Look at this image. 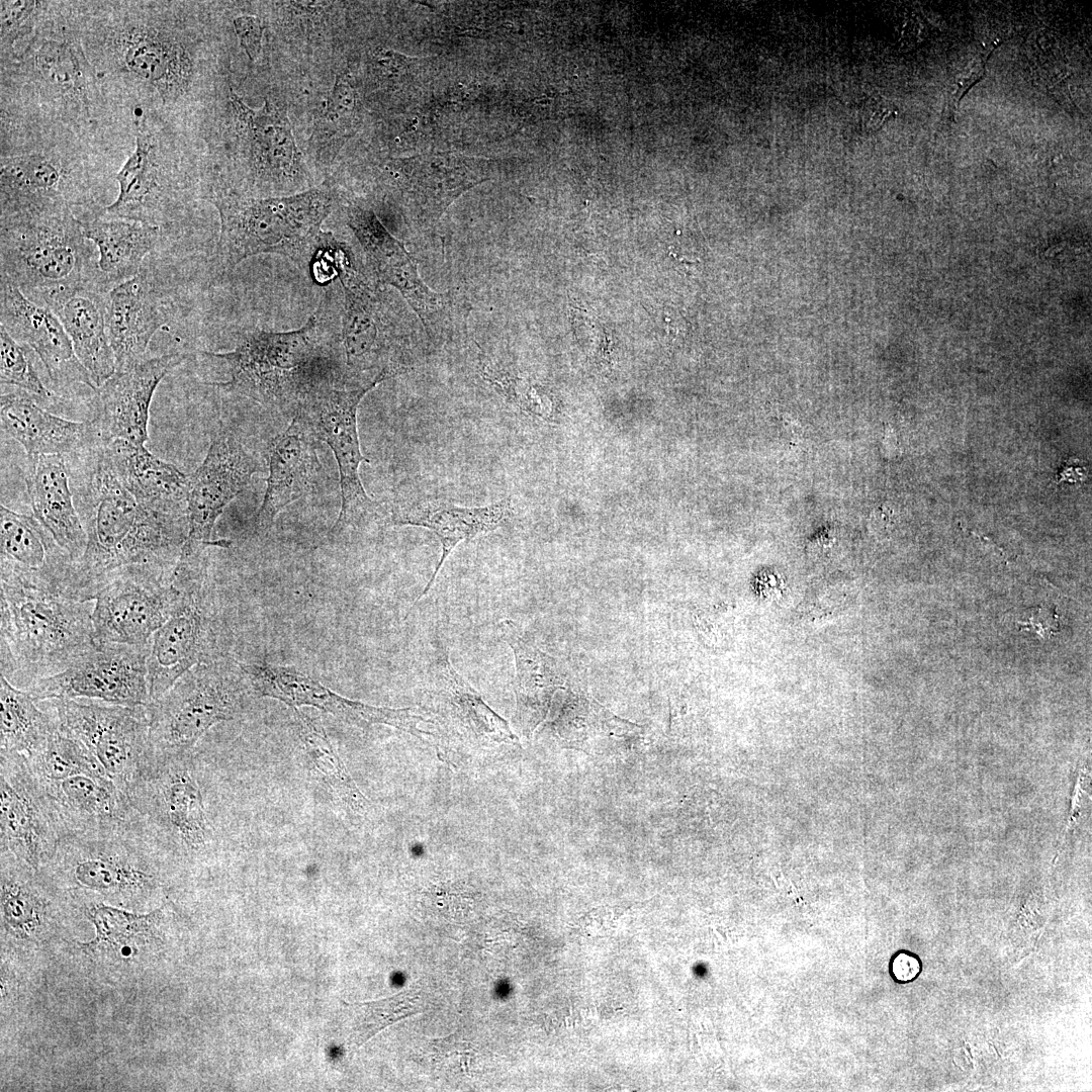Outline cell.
Instances as JSON below:
<instances>
[{"instance_id": "obj_1", "label": "cell", "mask_w": 1092, "mask_h": 1092, "mask_svg": "<svg viewBox=\"0 0 1092 1092\" xmlns=\"http://www.w3.org/2000/svg\"><path fill=\"white\" fill-rule=\"evenodd\" d=\"M71 486L87 535L66 596L93 601L120 569L146 565L174 570L188 533L187 514L143 506L118 479L102 441L70 455Z\"/></svg>"}, {"instance_id": "obj_2", "label": "cell", "mask_w": 1092, "mask_h": 1092, "mask_svg": "<svg viewBox=\"0 0 1092 1092\" xmlns=\"http://www.w3.org/2000/svg\"><path fill=\"white\" fill-rule=\"evenodd\" d=\"M320 304L299 329L273 333L254 330L240 337L234 350L202 351L224 364L229 379L210 383L269 406L296 411L302 399L324 385L342 383L340 298L328 284Z\"/></svg>"}, {"instance_id": "obj_3", "label": "cell", "mask_w": 1092, "mask_h": 1092, "mask_svg": "<svg viewBox=\"0 0 1092 1092\" xmlns=\"http://www.w3.org/2000/svg\"><path fill=\"white\" fill-rule=\"evenodd\" d=\"M116 4L89 28L83 44L98 78L113 77L162 106L174 105L194 80L188 41L159 10V2Z\"/></svg>"}, {"instance_id": "obj_4", "label": "cell", "mask_w": 1092, "mask_h": 1092, "mask_svg": "<svg viewBox=\"0 0 1092 1092\" xmlns=\"http://www.w3.org/2000/svg\"><path fill=\"white\" fill-rule=\"evenodd\" d=\"M0 669L16 688L57 674L95 644L93 601L1 579Z\"/></svg>"}, {"instance_id": "obj_5", "label": "cell", "mask_w": 1092, "mask_h": 1092, "mask_svg": "<svg viewBox=\"0 0 1092 1092\" xmlns=\"http://www.w3.org/2000/svg\"><path fill=\"white\" fill-rule=\"evenodd\" d=\"M205 197L215 205L220 233L212 260L216 279L229 275L243 260L259 254L285 256L309 269L322 245V223L331 213L334 195L329 186L274 197H252L220 183Z\"/></svg>"}, {"instance_id": "obj_6", "label": "cell", "mask_w": 1092, "mask_h": 1092, "mask_svg": "<svg viewBox=\"0 0 1092 1092\" xmlns=\"http://www.w3.org/2000/svg\"><path fill=\"white\" fill-rule=\"evenodd\" d=\"M94 255L72 209L1 218L0 274L37 304L65 289L104 292Z\"/></svg>"}, {"instance_id": "obj_7", "label": "cell", "mask_w": 1092, "mask_h": 1092, "mask_svg": "<svg viewBox=\"0 0 1092 1092\" xmlns=\"http://www.w3.org/2000/svg\"><path fill=\"white\" fill-rule=\"evenodd\" d=\"M174 609L156 632L148 658L151 700L162 697L187 670L229 657L233 633L208 565L175 567Z\"/></svg>"}, {"instance_id": "obj_8", "label": "cell", "mask_w": 1092, "mask_h": 1092, "mask_svg": "<svg viewBox=\"0 0 1092 1092\" xmlns=\"http://www.w3.org/2000/svg\"><path fill=\"white\" fill-rule=\"evenodd\" d=\"M246 678L241 663L230 657L187 670L147 706L150 753L168 756L191 751L210 728L233 720L241 707Z\"/></svg>"}, {"instance_id": "obj_9", "label": "cell", "mask_w": 1092, "mask_h": 1092, "mask_svg": "<svg viewBox=\"0 0 1092 1092\" xmlns=\"http://www.w3.org/2000/svg\"><path fill=\"white\" fill-rule=\"evenodd\" d=\"M62 867L81 887L131 900L160 888L159 856L130 824L115 829L67 832L48 866Z\"/></svg>"}, {"instance_id": "obj_10", "label": "cell", "mask_w": 1092, "mask_h": 1092, "mask_svg": "<svg viewBox=\"0 0 1092 1092\" xmlns=\"http://www.w3.org/2000/svg\"><path fill=\"white\" fill-rule=\"evenodd\" d=\"M343 246L333 248V264L343 293L340 347L345 357L344 384H379L405 369L394 358L398 337L391 309L381 291L350 264Z\"/></svg>"}, {"instance_id": "obj_11", "label": "cell", "mask_w": 1092, "mask_h": 1092, "mask_svg": "<svg viewBox=\"0 0 1092 1092\" xmlns=\"http://www.w3.org/2000/svg\"><path fill=\"white\" fill-rule=\"evenodd\" d=\"M59 728L81 741L125 794L150 754L147 706L100 705L89 701H41Z\"/></svg>"}, {"instance_id": "obj_12", "label": "cell", "mask_w": 1092, "mask_h": 1092, "mask_svg": "<svg viewBox=\"0 0 1092 1092\" xmlns=\"http://www.w3.org/2000/svg\"><path fill=\"white\" fill-rule=\"evenodd\" d=\"M0 165L1 218L60 212L91 200L84 166L58 147L2 151Z\"/></svg>"}, {"instance_id": "obj_13", "label": "cell", "mask_w": 1092, "mask_h": 1092, "mask_svg": "<svg viewBox=\"0 0 1092 1092\" xmlns=\"http://www.w3.org/2000/svg\"><path fill=\"white\" fill-rule=\"evenodd\" d=\"M375 386L324 385L308 393L295 411L317 441L329 445L339 466L342 504L332 533L359 525L378 511L379 505L368 496L360 480L359 466L369 461L361 453L357 430L358 405Z\"/></svg>"}, {"instance_id": "obj_14", "label": "cell", "mask_w": 1092, "mask_h": 1092, "mask_svg": "<svg viewBox=\"0 0 1092 1092\" xmlns=\"http://www.w3.org/2000/svg\"><path fill=\"white\" fill-rule=\"evenodd\" d=\"M172 574V570L146 565L117 571L94 598L95 641L151 645L174 609L178 592Z\"/></svg>"}, {"instance_id": "obj_15", "label": "cell", "mask_w": 1092, "mask_h": 1092, "mask_svg": "<svg viewBox=\"0 0 1092 1092\" xmlns=\"http://www.w3.org/2000/svg\"><path fill=\"white\" fill-rule=\"evenodd\" d=\"M151 645L97 643L65 670L41 678L26 691L37 701L98 700L140 707L152 700L148 682Z\"/></svg>"}, {"instance_id": "obj_16", "label": "cell", "mask_w": 1092, "mask_h": 1092, "mask_svg": "<svg viewBox=\"0 0 1092 1092\" xmlns=\"http://www.w3.org/2000/svg\"><path fill=\"white\" fill-rule=\"evenodd\" d=\"M0 790L1 852L40 871L66 831L26 755L0 751Z\"/></svg>"}, {"instance_id": "obj_17", "label": "cell", "mask_w": 1092, "mask_h": 1092, "mask_svg": "<svg viewBox=\"0 0 1092 1092\" xmlns=\"http://www.w3.org/2000/svg\"><path fill=\"white\" fill-rule=\"evenodd\" d=\"M347 224L360 244L377 280L397 289L419 315L429 333L451 330L467 311L455 291L439 293L421 279L418 264L370 208L353 204L347 208Z\"/></svg>"}, {"instance_id": "obj_18", "label": "cell", "mask_w": 1092, "mask_h": 1092, "mask_svg": "<svg viewBox=\"0 0 1092 1092\" xmlns=\"http://www.w3.org/2000/svg\"><path fill=\"white\" fill-rule=\"evenodd\" d=\"M235 129L248 156L255 194L285 196L310 189L311 178L298 150L286 110L269 100L254 110L230 88Z\"/></svg>"}, {"instance_id": "obj_19", "label": "cell", "mask_w": 1092, "mask_h": 1092, "mask_svg": "<svg viewBox=\"0 0 1092 1092\" xmlns=\"http://www.w3.org/2000/svg\"><path fill=\"white\" fill-rule=\"evenodd\" d=\"M19 69L28 85L47 101L75 117H93L98 102V75L79 31L65 28L35 31L20 55ZM35 93V94H36Z\"/></svg>"}, {"instance_id": "obj_20", "label": "cell", "mask_w": 1092, "mask_h": 1092, "mask_svg": "<svg viewBox=\"0 0 1092 1092\" xmlns=\"http://www.w3.org/2000/svg\"><path fill=\"white\" fill-rule=\"evenodd\" d=\"M258 470L257 462L231 431L216 432L204 460L189 476L188 533L181 550L204 551L230 544L211 539L214 525Z\"/></svg>"}, {"instance_id": "obj_21", "label": "cell", "mask_w": 1092, "mask_h": 1092, "mask_svg": "<svg viewBox=\"0 0 1092 1092\" xmlns=\"http://www.w3.org/2000/svg\"><path fill=\"white\" fill-rule=\"evenodd\" d=\"M242 667L257 692L289 706H312L355 725L381 724L421 739L430 736L420 726L430 722L422 709L375 707L353 701L289 667L269 663H242Z\"/></svg>"}, {"instance_id": "obj_22", "label": "cell", "mask_w": 1092, "mask_h": 1092, "mask_svg": "<svg viewBox=\"0 0 1092 1092\" xmlns=\"http://www.w3.org/2000/svg\"><path fill=\"white\" fill-rule=\"evenodd\" d=\"M0 320L17 342L28 345L37 354L57 389L67 391L75 386H86L97 391L59 317L50 308L30 300L2 276Z\"/></svg>"}, {"instance_id": "obj_23", "label": "cell", "mask_w": 1092, "mask_h": 1092, "mask_svg": "<svg viewBox=\"0 0 1092 1092\" xmlns=\"http://www.w3.org/2000/svg\"><path fill=\"white\" fill-rule=\"evenodd\" d=\"M149 117L143 113L134 119L135 149L115 176L116 199L101 211L161 228L170 217L175 185L163 159L158 127Z\"/></svg>"}, {"instance_id": "obj_24", "label": "cell", "mask_w": 1092, "mask_h": 1092, "mask_svg": "<svg viewBox=\"0 0 1092 1092\" xmlns=\"http://www.w3.org/2000/svg\"><path fill=\"white\" fill-rule=\"evenodd\" d=\"M189 354L172 353L143 359L115 371L97 391V415L93 420L104 442L122 439L145 445L154 393L174 367Z\"/></svg>"}, {"instance_id": "obj_25", "label": "cell", "mask_w": 1092, "mask_h": 1092, "mask_svg": "<svg viewBox=\"0 0 1092 1092\" xmlns=\"http://www.w3.org/2000/svg\"><path fill=\"white\" fill-rule=\"evenodd\" d=\"M488 161L455 153H429L392 161L389 172L418 216L438 220L452 202L489 179Z\"/></svg>"}, {"instance_id": "obj_26", "label": "cell", "mask_w": 1092, "mask_h": 1092, "mask_svg": "<svg viewBox=\"0 0 1092 1092\" xmlns=\"http://www.w3.org/2000/svg\"><path fill=\"white\" fill-rule=\"evenodd\" d=\"M1 579L66 596L75 562L31 516L0 506Z\"/></svg>"}, {"instance_id": "obj_27", "label": "cell", "mask_w": 1092, "mask_h": 1092, "mask_svg": "<svg viewBox=\"0 0 1092 1092\" xmlns=\"http://www.w3.org/2000/svg\"><path fill=\"white\" fill-rule=\"evenodd\" d=\"M106 317L116 371L142 361L152 338L168 320L166 297L149 268L143 267L106 293Z\"/></svg>"}, {"instance_id": "obj_28", "label": "cell", "mask_w": 1092, "mask_h": 1092, "mask_svg": "<svg viewBox=\"0 0 1092 1092\" xmlns=\"http://www.w3.org/2000/svg\"><path fill=\"white\" fill-rule=\"evenodd\" d=\"M317 439L299 415L271 443L269 475L262 505L255 518L257 533H266L291 503L312 491L321 471Z\"/></svg>"}, {"instance_id": "obj_29", "label": "cell", "mask_w": 1092, "mask_h": 1092, "mask_svg": "<svg viewBox=\"0 0 1092 1092\" xmlns=\"http://www.w3.org/2000/svg\"><path fill=\"white\" fill-rule=\"evenodd\" d=\"M1 430L25 450L27 460L40 455H72L101 440L94 421L76 422L43 410L22 390L1 394Z\"/></svg>"}, {"instance_id": "obj_30", "label": "cell", "mask_w": 1092, "mask_h": 1092, "mask_svg": "<svg viewBox=\"0 0 1092 1092\" xmlns=\"http://www.w3.org/2000/svg\"><path fill=\"white\" fill-rule=\"evenodd\" d=\"M106 293L78 287L50 293L38 303L59 317L97 388L116 371L107 330Z\"/></svg>"}, {"instance_id": "obj_31", "label": "cell", "mask_w": 1092, "mask_h": 1092, "mask_svg": "<svg viewBox=\"0 0 1092 1092\" xmlns=\"http://www.w3.org/2000/svg\"><path fill=\"white\" fill-rule=\"evenodd\" d=\"M25 481L33 517L76 563L85 552L87 535L65 456L40 455L27 460Z\"/></svg>"}, {"instance_id": "obj_32", "label": "cell", "mask_w": 1092, "mask_h": 1092, "mask_svg": "<svg viewBox=\"0 0 1092 1092\" xmlns=\"http://www.w3.org/2000/svg\"><path fill=\"white\" fill-rule=\"evenodd\" d=\"M512 512L510 497L481 507H461L440 500L402 503L393 507L390 523L427 528L438 536L442 545V554L432 577L413 606L429 593L444 562L460 542L497 529Z\"/></svg>"}, {"instance_id": "obj_33", "label": "cell", "mask_w": 1092, "mask_h": 1092, "mask_svg": "<svg viewBox=\"0 0 1092 1092\" xmlns=\"http://www.w3.org/2000/svg\"><path fill=\"white\" fill-rule=\"evenodd\" d=\"M67 832L115 829L132 824L126 794L106 776H74L42 782Z\"/></svg>"}, {"instance_id": "obj_34", "label": "cell", "mask_w": 1092, "mask_h": 1092, "mask_svg": "<svg viewBox=\"0 0 1092 1092\" xmlns=\"http://www.w3.org/2000/svg\"><path fill=\"white\" fill-rule=\"evenodd\" d=\"M102 442L118 479L136 502L157 511L187 514L189 477L175 465L143 444L122 439Z\"/></svg>"}, {"instance_id": "obj_35", "label": "cell", "mask_w": 1092, "mask_h": 1092, "mask_svg": "<svg viewBox=\"0 0 1092 1092\" xmlns=\"http://www.w3.org/2000/svg\"><path fill=\"white\" fill-rule=\"evenodd\" d=\"M77 218L85 238L98 250L97 269L104 292L139 274L161 239L160 226L108 216L102 211Z\"/></svg>"}, {"instance_id": "obj_36", "label": "cell", "mask_w": 1092, "mask_h": 1092, "mask_svg": "<svg viewBox=\"0 0 1092 1092\" xmlns=\"http://www.w3.org/2000/svg\"><path fill=\"white\" fill-rule=\"evenodd\" d=\"M499 630L515 658L516 721L521 732L529 737L545 719L563 678L555 659L542 651L515 622L503 620Z\"/></svg>"}, {"instance_id": "obj_37", "label": "cell", "mask_w": 1092, "mask_h": 1092, "mask_svg": "<svg viewBox=\"0 0 1092 1092\" xmlns=\"http://www.w3.org/2000/svg\"><path fill=\"white\" fill-rule=\"evenodd\" d=\"M437 687L444 710L468 737L485 743H518L508 722L484 702L446 656L438 663Z\"/></svg>"}, {"instance_id": "obj_38", "label": "cell", "mask_w": 1092, "mask_h": 1092, "mask_svg": "<svg viewBox=\"0 0 1092 1092\" xmlns=\"http://www.w3.org/2000/svg\"><path fill=\"white\" fill-rule=\"evenodd\" d=\"M1 750L30 755L39 750L58 729L53 711L40 708L27 692L0 675Z\"/></svg>"}, {"instance_id": "obj_39", "label": "cell", "mask_w": 1092, "mask_h": 1092, "mask_svg": "<svg viewBox=\"0 0 1092 1092\" xmlns=\"http://www.w3.org/2000/svg\"><path fill=\"white\" fill-rule=\"evenodd\" d=\"M300 739L321 779L354 812L363 813L369 801L360 792L322 725L295 711Z\"/></svg>"}, {"instance_id": "obj_40", "label": "cell", "mask_w": 1092, "mask_h": 1092, "mask_svg": "<svg viewBox=\"0 0 1092 1092\" xmlns=\"http://www.w3.org/2000/svg\"><path fill=\"white\" fill-rule=\"evenodd\" d=\"M28 763L42 782H58L74 776H106L103 767L78 739L59 728ZM107 777V776H106Z\"/></svg>"}, {"instance_id": "obj_41", "label": "cell", "mask_w": 1092, "mask_h": 1092, "mask_svg": "<svg viewBox=\"0 0 1092 1092\" xmlns=\"http://www.w3.org/2000/svg\"><path fill=\"white\" fill-rule=\"evenodd\" d=\"M86 914L96 926L97 936L84 946L114 952L132 946L142 935L153 932L163 917L162 908L149 914H135L102 903L88 904Z\"/></svg>"}, {"instance_id": "obj_42", "label": "cell", "mask_w": 1092, "mask_h": 1092, "mask_svg": "<svg viewBox=\"0 0 1092 1092\" xmlns=\"http://www.w3.org/2000/svg\"><path fill=\"white\" fill-rule=\"evenodd\" d=\"M632 726L612 715L592 698L573 692H566L552 723L555 735L568 746L581 744L594 731L625 730Z\"/></svg>"}, {"instance_id": "obj_43", "label": "cell", "mask_w": 1092, "mask_h": 1092, "mask_svg": "<svg viewBox=\"0 0 1092 1092\" xmlns=\"http://www.w3.org/2000/svg\"><path fill=\"white\" fill-rule=\"evenodd\" d=\"M0 381L38 399H49L52 392L41 382L24 348L0 325Z\"/></svg>"}, {"instance_id": "obj_44", "label": "cell", "mask_w": 1092, "mask_h": 1092, "mask_svg": "<svg viewBox=\"0 0 1092 1092\" xmlns=\"http://www.w3.org/2000/svg\"><path fill=\"white\" fill-rule=\"evenodd\" d=\"M356 92L346 74L336 77L333 88L325 102L318 125V138L329 148L336 146L353 124L356 109Z\"/></svg>"}, {"instance_id": "obj_45", "label": "cell", "mask_w": 1092, "mask_h": 1092, "mask_svg": "<svg viewBox=\"0 0 1092 1092\" xmlns=\"http://www.w3.org/2000/svg\"><path fill=\"white\" fill-rule=\"evenodd\" d=\"M50 2L1 1V53L12 57L15 43L36 31Z\"/></svg>"}, {"instance_id": "obj_46", "label": "cell", "mask_w": 1092, "mask_h": 1092, "mask_svg": "<svg viewBox=\"0 0 1092 1092\" xmlns=\"http://www.w3.org/2000/svg\"><path fill=\"white\" fill-rule=\"evenodd\" d=\"M236 34L250 61L257 60L262 49L264 27L256 16L242 15L234 19Z\"/></svg>"}, {"instance_id": "obj_47", "label": "cell", "mask_w": 1092, "mask_h": 1092, "mask_svg": "<svg viewBox=\"0 0 1092 1092\" xmlns=\"http://www.w3.org/2000/svg\"><path fill=\"white\" fill-rule=\"evenodd\" d=\"M1020 629H1030L1043 639H1049L1059 631L1060 621L1054 607L1040 606L1027 620L1018 621Z\"/></svg>"}, {"instance_id": "obj_48", "label": "cell", "mask_w": 1092, "mask_h": 1092, "mask_svg": "<svg viewBox=\"0 0 1092 1092\" xmlns=\"http://www.w3.org/2000/svg\"><path fill=\"white\" fill-rule=\"evenodd\" d=\"M889 972L897 983H909L919 976L921 962L914 953L899 950L890 960Z\"/></svg>"}, {"instance_id": "obj_49", "label": "cell", "mask_w": 1092, "mask_h": 1092, "mask_svg": "<svg viewBox=\"0 0 1092 1092\" xmlns=\"http://www.w3.org/2000/svg\"><path fill=\"white\" fill-rule=\"evenodd\" d=\"M1085 478L1086 468L1081 467L1076 461H1066L1063 469L1058 474V482H1081Z\"/></svg>"}]
</instances>
